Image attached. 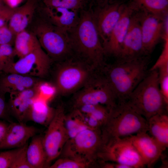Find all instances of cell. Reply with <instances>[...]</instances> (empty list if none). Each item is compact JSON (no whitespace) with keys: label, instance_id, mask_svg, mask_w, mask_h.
<instances>
[{"label":"cell","instance_id":"8d00e7d4","mask_svg":"<svg viewBox=\"0 0 168 168\" xmlns=\"http://www.w3.org/2000/svg\"><path fill=\"white\" fill-rule=\"evenodd\" d=\"M5 94L0 90V119L9 120V113L5 101Z\"/></svg>","mask_w":168,"mask_h":168},{"label":"cell","instance_id":"f35d334b","mask_svg":"<svg viewBox=\"0 0 168 168\" xmlns=\"http://www.w3.org/2000/svg\"><path fill=\"white\" fill-rule=\"evenodd\" d=\"M7 5L12 8L17 7L23 0H5Z\"/></svg>","mask_w":168,"mask_h":168},{"label":"cell","instance_id":"7402d4cb","mask_svg":"<svg viewBox=\"0 0 168 168\" xmlns=\"http://www.w3.org/2000/svg\"><path fill=\"white\" fill-rule=\"evenodd\" d=\"M42 139L43 136L41 135L34 136L27 147V157L31 168L47 167L46 157Z\"/></svg>","mask_w":168,"mask_h":168},{"label":"cell","instance_id":"2e32d148","mask_svg":"<svg viewBox=\"0 0 168 168\" xmlns=\"http://www.w3.org/2000/svg\"><path fill=\"white\" fill-rule=\"evenodd\" d=\"M141 156L145 166L152 167L164 151L152 137L147 133L127 136Z\"/></svg>","mask_w":168,"mask_h":168},{"label":"cell","instance_id":"ab89813d","mask_svg":"<svg viewBox=\"0 0 168 168\" xmlns=\"http://www.w3.org/2000/svg\"><path fill=\"white\" fill-rule=\"evenodd\" d=\"M7 66V62L0 53V70L3 72Z\"/></svg>","mask_w":168,"mask_h":168},{"label":"cell","instance_id":"cb8c5ba5","mask_svg":"<svg viewBox=\"0 0 168 168\" xmlns=\"http://www.w3.org/2000/svg\"><path fill=\"white\" fill-rule=\"evenodd\" d=\"M14 44L16 55L20 58L41 46L35 35L26 30L16 35Z\"/></svg>","mask_w":168,"mask_h":168},{"label":"cell","instance_id":"44dd1931","mask_svg":"<svg viewBox=\"0 0 168 168\" xmlns=\"http://www.w3.org/2000/svg\"><path fill=\"white\" fill-rule=\"evenodd\" d=\"M148 131L164 151L168 147V113L158 114L147 121Z\"/></svg>","mask_w":168,"mask_h":168},{"label":"cell","instance_id":"f546056e","mask_svg":"<svg viewBox=\"0 0 168 168\" xmlns=\"http://www.w3.org/2000/svg\"><path fill=\"white\" fill-rule=\"evenodd\" d=\"M21 147L0 151V168H10L15 157Z\"/></svg>","mask_w":168,"mask_h":168},{"label":"cell","instance_id":"4fadbf2b","mask_svg":"<svg viewBox=\"0 0 168 168\" xmlns=\"http://www.w3.org/2000/svg\"><path fill=\"white\" fill-rule=\"evenodd\" d=\"M146 56L149 55H147L144 50L139 12L136 10L116 61H126Z\"/></svg>","mask_w":168,"mask_h":168},{"label":"cell","instance_id":"ee69618b","mask_svg":"<svg viewBox=\"0 0 168 168\" xmlns=\"http://www.w3.org/2000/svg\"><path fill=\"white\" fill-rule=\"evenodd\" d=\"M1 4H0V5H1Z\"/></svg>","mask_w":168,"mask_h":168},{"label":"cell","instance_id":"30bf717a","mask_svg":"<svg viewBox=\"0 0 168 168\" xmlns=\"http://www.w3.org/2000/svg\"><path fill=\"white\" fill-rule=\"evenodd\" d=\"M100 161H111L128 166L130 168L146 166L141 156L128 137L104 145L98 155Z\"/></svg>","mask_w":168,"mask_h":168},{"label":"cell","instance_id":"7bdbcfd3","mask_svg":"<svg viewBox=\"0 0 168 168\" xmlns=\"http://www.w3.org/2000/svg\"><path fill=\"white\" fill-rule=\"evenodd\" d=\"M1 2H0V4H1Z\"/></svg>","mask_w":168,"mask_h":168},{"label":"cell","instance_id":"b9f144b4","mask_svg":"<svg viewBox=\"0 0 168 168\" xmlns=\"http://www.w3.org/2000/svg\"><path fill=\"white\" fill-rule=\"evenodd\" d=\"M2 72L1 70H0V73H1Z\"/></svg>","mask_w":168,"mask_h":168},{"label":"cell","instance_id":"ac0fdd59","mask_svg":"<svg viewBox=\"0 0 168 168\" xmlns=\"http://www.w3.org/2000/svg\"><path fill=\"white\" fill-rule=\"evenodd\" d=\"M39 132L36 128L27 125L24 123L11 122L5 137L0 145V150L21 147Z\"/></svg>","mask_w":168,"mask_h":168},{"label":"cell","instance_id":"603a6c76","mask_svg":"<svg viewBox=\"0 0 168 168\" xmlns=\"http://www.w3.org/2000/svg\"><path fill=\"white\" fill-rule=\"evenodd\" d=\"M54 112L55 110L48 105L46 101L38 97L34 100L27 119L40 125L48 126L53 117Z\"/></svg>","mask_w":168,"mask_h":168},{"label":"cell","instance_id":"484cf974","mask_svg":"<svg viewBox=\"0 0 168 168\" xmlns=\"http://www.w3.org/2000/svg\"><path fill=\"white\" fill-rule=\"evenodd\" d=\"M45 6L60 7L77 11H81L87 3L88 0H41Z\"/></svg>","mask_w":168,"mask_h":168},{"label":"cell","instance_id":"277c9868","mask_svg":"<svg viewBox=\"0 0 168 168\" xmlns=\"http://www.w3.org/2000/svg\"><path fill=\"white\" fill-rule=\"evenodd\" d=\"M125 102L147 121L157 114L168 113V103L160 90L157 70H149Z\"/></svg>","mask_w":168,"mask_h":168},{"label":"cell","instance_id":"3957f363","mask_svg":"<svg viewBox=\"0 0 168 168\" xmlns=\"http://www.w3.org/2000/svg\"><path fill=\"white\" fill-rule=\"evenodd\" d=\"M147 120L126 102H119L110 111L101 130L103 145L110 141L141 133H147Z\"/></svg>","mask_w":168,"mask_h":168},{"label":"cell","instance_id":"7c38bea8","mask_svg":"<svg viewBox=\"0 0 168 168\" xmlns=\"http://www.w3.org/2000/svg\"><path fill=\"white\" fill-rule=\"evenodd\" d=\"M126 0L97 5L91 10L93 19L103 46L120 18Z\"/></svg>","mask_w":168,"mask_h":168},{"label":"cell","instance_id":"ba28073f","mask_svg":"<svg viewBox=\"0 0 168 168\" xmlns=\"http://www.w3.org/2000/svg\"><path fill=\"white\" fill-rule=\"evenodd\" d=\"M81 88L74 97V108L90 104L103 105L111 110L118 103L114 90L101 72L93 74Z\"/></svg>","mask_w":168,"mask_h":168},{"label":"cell","instance_id":"d4e9b609","mask_svg":"<svg viewBox=\"0 0 168 168\" xmlns=\"http://www.w3.org/2000/svg\"><path fill=\"white\" fill-rule=\"evenodd\" d=\"M138 10L161 17L168 14V0H126Z\"/></svg>","mask_w":168,"mask_h":168},{"label":"cell","instance_id":"4dcf8cb0","mask_svg":"<svg viewBox=\"0 0 168 168\" xmlns=\"http://www.w3.org/2000/svg\"><path fill=\"white\" fill-rule=\"evenodd\" d=\"M39 97L47 101L56 91L55 86L46 82H40L38 84Z\"/></svg>","mask_w":168,"mask_h":168},{"label":"cell","instance_id":"e575fe53","mask_svg":"<svg viewBox=\"0 0 168 168\" xmlns=\"http://www.w3.org/2000/svg\"><path fill=\"white\" fill-rule=\"evenodd\" d=\"M39 82L34 86L26 88L20 92L14 94L16 95L22 100L35 99L39 96L38 86Z\"/></svg>","mask_w":168,"mask_h":168},{"label":"cell","instance_id":"d590c367","mask_svg":"<svg viewBox=\"0 0 168 168\" xmlns=\"http://www.w3.org/2000/svg\"><path fill=\"white\" fill-rule=\"evenodd\" d=\"M163 40L164 44L161 53L156 62L149 70L157 69L160 66L168 64V39Z\"/></svg>","mask_w":168,"mask_h":168},{"label":"cell","instance_id":"d6986e66","mask_svg":"<svg viewBox=\"0 0 168 168\" xmlns=\"http://www.w3.org/2000/svg\"><path fill=\"white\" fill-rule=\"evenodd\" d=\"M38 0H27L23 5L16 8L9 22L8 27L15 35L26 30L31 22Z\"/></svg>","mask_w":168,"mask_h":168},{"label":"cell","instance_id":"9c48e42d","mask_svg":"<svg viewBox=\"0 0 168 168\" xmlns=\"http://www.w3.org/2000/svg\"><path fill=\"white\" fill-rule=\"evenodd\" d=\"M66 116L63 107L59 106L55 110L54 116L48 125L42 142L46 157L47 167L60 155L68 139L65 124Z\"/></svg>","mask_w":168,"mask_h":168},{"label":"cell","instance_id":"83f0119b","mask_svg":"<svg viewBox=\"0 0 168 168\" xmlns=\"http://www.w3.org/2000/svg\"><path fill=\"white\" fill-rule=\"evenodd\" d=\"M89 166L88 165L66 157H61L56 160L52 165H50V168H84Z\"/></svg>","mask_w":168,"mask_h":168},{"label":"cell","instance_id":"9a60e30c","mask_svg":"<svg viewBox=\"0 0 168 168\" xmlns=\"http://www.w3.org/2000/svg\"><path fill=\"white\" fill-rule=\"evenodd\" d=\"M126 4L122 16L114 27L106 42L103 45L105 56L116 59L121 50L128 32L132 16L136 9L126 0Z\"/></svg>","mask_w":168,"mask_h":168},{"label":"cell","instance_id":"60d3db41","mask_svg":"<svg viewBox=\"0 0 168 168\" xmlns=\"http://www.w3.org/2000/svg\"><path fill=\"white\" fill-rule=\"evenodd\" d=\"M96 5H100L108 3L114 2L123 0H93Z\"/></svg>","mask_w":168,"mask_h":168},{"label":"cell","instance_id":"836d02e7","mask_svg":"<svg viewBox=\"0 0 168 168\" xmlns=\"http://www.w3.org/2000/svg\"><path fill=\"white\" fill-rule=\"evenodd\" d=\"M15 9L16 8H12L7 5H0V28L7 25Z\"/></svg>","mask_w":168,"mask_h":168},{"label":"cell","instance_id":"ffe728a7","mask_svg":"<svg viewBox=\"0 0 168 168\" xmlns=\"http://www.w3.org/2000/svg\"><path fill=\"white\" fill-rule=\"evenodd\" d=\"M7 74L0 79V90L5 93H19L40 82L34 77L16 73Z\"/></svg>","mask_w":168,"mask_h":168},{"label":"cell","instance_id":"7a4b0ae2","mask_svg":"<svg viewBox=\"0 0 168 168\" xmlns=\"http://www.w3.org/2000/svg\"><path fill=\"white\" fill-rule=\"evenodd\" d=\"M149 56L105 64L100 70L107 80L116 96L118 102H125L147 74Z\"/></svg>","mask_w":168,"mask_h":168},{"label":"cell","instance_id":"f1b7e54d","mask_svg":"<svg viewBox=\"0 0 168 168\" xmlns=\"http://www.w3.org/2000/svg\"><path fill=\"white\" fill-rule=\"evenodd\" d=\"M28 142L22 147L15 157L10 168H31L27 157Z\"/></svg>","mask_w":168,"mask_h":168},{"label":"cell","instance_id":"8992f818","mask_svg":"<svg viewBox=\"0 0 168 168\" xmlns=\"http://www.w3.org/2000/svg\"><path fill=\"white\" fill-rule=\"evenodd\" d=\"M32 31L51 59L63 61L73 52L69 33L48 22L42 17Z\"/></svg>","mask_w":168,"mask_h":168},{"label":"cell","instance_id":"1f68e13d","mask_svg":"<svg viewBox=\"0 0 168 168\" xmlns=\"http://www.w3.org/2000/svg\"><path fill=\"white\" fill-rule=\"evenodd\" d=\"M12 45L10 44H5L0 45V53L7 63L6 68L14 62V57L16 55L14 48Z\"/></svg>","mask_w":168,"mask_h":168},{"label":"cell","instance_id":"5bb4252c","mask_svg":"<svg viewBox=\"0 0 168 168\" xmlns=\"http://www.w3.org/2000/svg\"><path fill=\"white\" fill-rule=\"evenodd\" d=\"M138 11L144 50L150 55L164 36V19L166 15L162 17Z\"/></svg>","mask_w":168,"mask_h":168},{"label":"cell","instance_id":"4316f807","mask_svg":"<svg viewBox=\"0 0 168 168\" xmlns=\"http://www.w3.org/2000/svg\"><path fill=\"white\" fill-rule=\"evenodd\" d=\"M157 70L160 90L165 101L168 103V64L161 66Z\"/></svg>","mask_w":168,"mask_h":168},{"label":"cell","instance_id":"d6a6232c","mask_svg":"<svg viewBox=\"0 0 168 168\" xmlns=\"http://www.w3.org/2000/svg\"><path fill=\"white\" fill-rule=\"evenodd\" d=\"M16 35L7 25L0 28V45L5 44L12 45L14 43Z\"/></svg>","mask_w":168,"mask_h":168},{"label":"cell","instance_id":"e0dca14e","mask_svg":"<svg viewBox=\"0 0 168 168\" xmlns=\"http://www.w3.org/2000/svg\"><path fill=\"white\" fill-rule=\"evenodd\" d=\"M42 17L52 25L70 32L79 19V12L60 7L45 6L40 8Z\"/></svg>","mask_w":168,"mask_h":168},{"label":"cell","instance_id":"74e56055","mask_svg":"<svg viewBox=\"0 0 168 168\" xmlns=\"http://www.w3.org/2000/svg\"><path fill=\"white\" fill-rule=\"evenodd\" d=\"M9 124L4 120L0 119V145L5 137Z\"/></svg>","mask_w":168,"mask_h":168},{"label":"cell","instance_id":"6da1fadb","mask_svg":"<svg viewBox=\"0 0 168 168\" xmlns=\"http://www.w3.org/2000/svg\"><path fill=\"white\" fill-rule=\"evenodd\" d=\"M76 26L69 32L73 51L95 70L105 64L103 47L94 22L91 9L81 11Z\"/></svg>","mask_w":168,"mask_h":168},{"label":"cell","instance_id":"52a82bcc","mask_svg":"<svg viewBox=\"0 0 168 168\" xmlns=\"http://www.w3.org/2000/svg\"><path fill=\"white\" fill-rule=\"evenodd\" d=\"M95 70L80 58H68L63 60L55 73L54 86L56 91L64 95L76 91L92 76Z\"/></svg>","mask_w":168,"mask_h":168},{"label":"cell","instance_id":"5b68a950","mask_svg":"<svg viewBox=\"0 0 168 168\" xmlns=\"http://www.w3.org/2000/svg\"><path fill=\"white\" fill-rule=\"evenodd\" d=\"M103 145L101 129H84L68 140L61 157L85 163L89 166L98 159Z\"/></svg>","mask_w":168,"mask_h":168},{"label":"cell","instance_id":"8fae6325","mask_svg":"<svg viewBox=\"0 0 168 168\" xmlns=\"http://www.w3.org/2000/svg\"><path fill=\"white\" fill-rule=\"evenodd\" d=\"M51 59L40 46L16 62L8 65L3 71L33 77H43L48 73Z\"/></svg>","mask_w":168,"mask_h":168}]
</instances>
